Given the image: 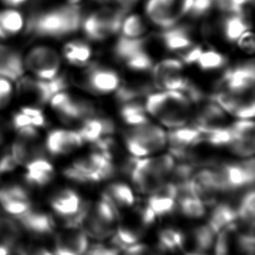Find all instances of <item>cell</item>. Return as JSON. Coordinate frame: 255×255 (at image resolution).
Returning a JSON list of instances; mask_svg holds the SVG:
<instances>
[{"instance_id":"cell-4","label":"cell","mask_w":255,"mask_h":255,"mask_svg":"<svg viewBox=\"0 0 255 255\" xmlns=\"http://www.w3.org/2000/svg\"><path fill=\"white\" fill-rule=\"evenodd\" d=\"M116 167L114 161L98 152L75 160L73 165L64 170L67 179L75 182H99L115 175Z\"/></svg>"},{"instance_id":"cell-57","label":"cell","mask_w":255,"mask_h":255,"mask_svg":"<svg viewBox=\"0 0 255 255\" xmlns=\"http://www.w3.org/2000/svg\"><path fill=\"white\" fill-rule=\"evenodd\" d=\"M248 1H249V2H253L254 0H248Z\"/></svg>"},{"instance_id":"cell-56","label":"cell","mask_w":255,"mask_h":255,"mask_svg":"<svg viewBox=\"0 0 255 255\" xmlns=\"http://www.w3.org/2000/svg\"><path fill=\"white\" fill-rule=\"evenodd\" d=\"M82 0H67L68 3H79L81 2Z\"/></svg>"},{"instance_id":"cell-53","label":"cell","mask_w":255,"mask_h":255,"mask_svg":"<svg viewBox=\"0 0 255 255\" xmlns=\"http://www.w3.org/2000/svg\"><path fill=\"white\" fill-rule=\"evenodd\" d=\"M96 2L107 4H116V6L123 7L125 9L129 10L131 5L136 3L138 0H95Z\"/></svg>"},{"instance_id":"cell-28","label":"cell","mask_w":255,"mask_h":255,"mask_svg":"<svg viewBox=\"0 0 255 255\" xmlns=\"http://www.w3.org/2000/svg\"><path fill=\"white\" fill-rule=\"evenodd\" d=\"M251 24L246 14H226L221 22V30L225 38L229 42L237 41Z\"/></svg>"},{"instance_id":"cell-24","label":"cell","mask_w":255,"mask_h":255,"mask_svg":"<svg viewBox=\"0 0 255 255\" xmlns=\"http://www.w3.org/2000/svg\"><path fill=\"white\" fill-rule=\"evenodd\" d=\"M165 48L171 52H182L193 45V37L189 28L175 24L172 27L164 29L159 35Z\"/></svg>"},{"instance_id":"cell-1","label":"cell","mask_w":255,"mask_h":255,"mask_svg":"<svg viewBox=\"0 0 255 255\" xmlns=\"http://www.w3.org/2000/svg\"><path fill=\"white\" fill-rule=\"evenodd\" d=\"M83 19L78 3H67L32 16L26 29L37 37L60 38L80 30Z\"/></svg>"},{"instance_id":"cell-13","label":"cell","mask_w":255,"mask_h":255,"mask_svg":"<svg viewBox=\"0 0 255 255\" xmlns=\"http://www.w3.org/2000/svg\"><path fill=\"white\" fill-rule=\"evenodd\" d=\"M183 64L174 59H164L152 68V82L159 89L183 91L189 80L183 76Z\"/></svg>"},{"instance_id":"cell-12","label":"cell","mask_w":255,"mask_h":255,"mask_svg":"<svg viewBox=\"0 0 255 255\" xmlns=\"http://www.w3.org/2000/svg\"><path fill=\"white\" fill-rule=\"evenodd\" d=\"M255 68L254 61L228 69L219 80L215 92L228 91L235 94L255 92Z\"/></svg>"},{"instance_id":"cell-14","label":"cell","mask_w":255,"mask_h":255,"mask_svg":"<svg viewBox=\"0 0 255 255\" xmlns=\"http://www.w3.org/2000/svg\"><path fill=\"white\" fill-rule=\"evenodd\" d=\"M80 86L89 92L105 94L114 92L120 86L121 79L113 70L93 66L84 73Z\"/></svg>"},{"instance_id":"cell-50","label":"cell","mask_w":255,"mask_h":255,"mask_svg":"<svg viewBox=\"0 0 255 255\" xmlns=\"http://www.w3.org/2000/svg\"><path fill=\"white\" fill-rule=\"evenodd\" d=\"M85 255H120L118 249L115 248H109L101 244L89 247Z\"/></svg>"},{"instance_id":"cell-42","label":"cell","mask_w":255,"mask_h":255,"mask_svg":"<svg viewBox=\"0 0 255 255\" xmlns=\"http://www.w3.org/2000/svg\"><path fill=\"white\" fill-rule=\"evenodd\" d=\"M248 0H215L214 8L226 14H246Z\"/></svg>"},{"instance_id":"cell-20","label":"cell","mask_w":255,"mask_h":255,"mask_svg":"<svg viewBox=\"0 0 255 255\" xmlns=\"http://www.w3.org/2000/svg\"><path fill=\"white\" fill-rule=\"evenodd\" d=\"M84 203L80 195L72 189L61 190L51 199L52 210L65 221L75 217Z\"/></svg>"},{"instance_id":"cell-16","label":"cell","mask_w":255,"mask_h":255,"mask_svg":"<svg viewBox=\"0 0 255 255\" xmlns=\"http://www.w3.org/2000/svg\"><path fill=\"white\" fill-rule=\"evenodd\" d=\"M89 248L88 237L80 228H66L55 235L54 255H85Z\"/></svg>"},{"instance_id":"cell-44","label":"cell","mask_w":255,"mask_h":255,"mask_svg":"<svg viewBox=\"0 0 255 255\" xmlns=\"http://www.w3.org/2000/svg\"><path fill=\"white\" fill-rule=\"evenodd\" d=\"M230 150L235 155L250 157L255 153V142L233 140L230 143Z\"/></svg>"},{"instance_id":"cell-10","label":"cell","mask_w":255,"mask_h":255,"mask_svg":"<svg viewBox=\"0 0 255 255\" xmlns=\"http://www.w3.org/2000/svg\"><path fill=\"white\" fill-rule=\"evenodd\" d=\"M24 67L39 80L55 78L60 69V56L54 49L39 45L31 49L24 59Z\"/></svg>"},{"instance_id":"cell-40","label":"cell","mask_w":255,"mask_h":255,"mask_svg":"<svg viewBox=\"0 0 255 255\" xmlns=\"http://www.w3.org/2000/svg\"><path fill=\"white\" fill-rule=\"evenodd\" d=\"M197 63L204 71H212L223 67L227 63V58L216 51H204Z\"/></svg>"},{"instance_id":"cell-47","label":"cell","mask_w":255,"mask_h":255,"mask_svg":"<svg viewBox=\"0 0 255 255\" xmlns=\"http://www.w3.org/2000/svg\"><path fill=\"white\" fill-rule=\"evenodd\" d=\"M203 52L204 50L201 46L193 45L188 48L183 50L182 52H179V53L183 63L191 65L193 63H197L200 56Z\"/></svg>"},{"instance_id":"cell-48","label":"cell","mask_w":255,"mask_h":255,"mask_svg":"<svg viewBox=\"0 0 255 255\" xmlns=\"http://www.w3.org/2000/svg\"><path fill=\"white\" fill-rule=\"evenodd\" d=\"M17 255H54L50 250L37 244L20 245L17 249Z\"/></svg>"},{"instance_id":"cell-23","label":"cell","mask_w":255,"mask_h":255,"mask_svg":"<svg viewBox=\"0 0 255 255\" xmlns=\"http://www.w3.org/2000/svg\"><path fill=\"white\" fill-rule=\"evenodd\" d=\"M115 131L114 121L107 118H89L82 121L78 132L84 142L95 143L101 138L110 136Z\"/></svg>"},{"instance_id":"cell-49","label":"cell","mask_w":255,"mask_h":255,"mask_svg":"<svg viewBox=\"0 0 255 255\" xmlns=\"http://www.w3.org/2000/svg\"><path fill=\"white\" fill-rule=\"evenodd\" d=\"M238 45L242 52L253 54L255 51V35L252 31H247L237 39Z\"/></svg>"},{"instance_id":"cell-25","label":"cell","mask_w":255,"mask_h":255,"mask_svg":"<svg viewBox=\"0 0 255 255\" xmlns=\"http://www.w3.org/2000/svg\"><path fill=\"white\" fill-rule=\"evenodd\" d=\"M25 180L32 186L42 187L48 185L54 178V168L45 157L34 159L25 166Z\"/></svg>"},{"instance_id":"cell-35","label":"cell","mask_w":255,"mask_h":255,"mask_svg":"<svg viewBox=\"0 0 255 255\" xmlns=\"http://www.w3.org/2000/svg\"><path fill=\"white\" fill-rule=\"evenodd\" d=\"M255 190L250 189L239 201L238 219L240 223L255 225Z\"/></svg>"},{"instance_id":"cell-37","label":"cell","mask_w":255,"mask_h":255,"mask_svg":"<svg viewBox=\"0 0 255 255\" xmlns=\"http://www.w3.org/2000/svg\"><path fill=\"white\" fill-rule=\"evenodd\" d=\"M183 242V232L174 228H166L159 234V248L163 252H173L180 249Z\"/></svg>"},{"instance_id":"cell-29","label":"cell","mask_w":255,"mask_h":255,"mask_svg":"<svg viewBox=\"0 0 255 255\" xmlns=\"http://www.w3.org/2000/svg\"><path fill=\"white\" fill-rule=\"evenodd\" d=\"M116 98L121 103L126 104L135 101L152 91V84L145 81H127L118 87Z\"/></svg>"},{"instance_id":"cell-51","label":"cell","mask_w":255,"mask_h":255,"mask_svg":"<svg viewBox=\"0 0 255 255\" xmlns=\"http://www.w3.org/2000/svg\"><path fill=\"white\" fill-rule=\"evenodd\" d=\"M17 166V163L15 162L10 152L4 153L0 157V174L12 172Z\"/></svg>"},{"instance_id":"cell-52","label":"cell","mask_w":255,"mask_h":255,"mask_svg":"<svg viewBox=\"0 0 255 255\" xmlns=\"http://www.w3.org/2000/svg\"><path fill=\"white\" fill-rule=\"evenodd\" d=\"M11 125L13 127L14 129L17 131L21 128H25L28 126H32L31 123L30 119L27 115L23 114L22 112H18L17 114H14L12 116V121H11Z\"/></svg>"},{"instance_id":"cell-34","label":"cell","mask_w":255,"mask_h":255,"mask_svg":"<svg viewBox=\"0 0 255 255\" xmlns=\"http://www.w3.org/2000/svg\"><path fill=\"white\" fill-rule=\"evenodd\" d=\"M121 33L123 37L130 38H138L144 37L147 31L146 24L140 16L137 14H131L126 16L121 24Z\"/></svg>"},{"instance_id":"cell-31","label":"cell","mask_w":255,"mask_h":255,"mask_svg":"<svg viewBox=\"0 0 255 255\" xmlns=\"http://www.w3.org/2000/svg\"><path fill=\"white\" fill-rule=\"evenodd\" d=\"M147 39L142 37L138 38H119L114 46V53L118 59L125 62L131 56L134 55L143 50H146Z\"/></svg>"},{"instance_id":"cell-21","label":"cell","mask_w":255,"mask_h":255,"mask_svg":"<svg viewBox=\"0 0 255 255\" xmlns=\"http://www.w3.org/2000/svg\"><path fill=\"white\" fill-rule=\"evenodd\" d=\"M194 120V126L199 130L223 128L227 121L224 111L213 100H205L200 103Z\"/></svg>"},{"instance_id":"cell-45","label":"cell","mask_w":255,"mask_h":255,"mask_svg":"<svg viewBox=\"0 0 255 255\" xmlns=\"http://www.w3.org/2000/svg\"><path fill=\"white\" fill-rule=\"evenodd\" d=\"M125 255H164L159 248H152L143 244L128 246L124 249Z\"/></svg>"},{"instance_id":"cell-9","label":"cell","mask_w":255,"mask_h":255,"mask_svg":"<svg viewBox=\"0 0 255 255\" xmlns=\"http://www.w3.org/2000/svg\"><path fill=\"white\" fill-rule=\"evenodd\" d=\"M49 103L59 115V119L66 124L83 121L96 115V108L92 102L76 99L65 92L55 94Z\"/></svg>"},{"instance_id":"cell-6","label":"cell","mask_w":255,"mask_h":255,"mask_svg":"<svg viewBox=\"0 0 255 255\" xmlns=\"http://www.w3.org/2000/svg\"><path fill=\"white\" fill-rule=\"evenodd\" d=\"M255 159L244 162L224 163L212 169L219 193L234 192L255 183Z\"/></svg>"},{"instance_id":"cell-36","label":"cell","mask_w":255,"mask_h":255,"mask_svg":"<svg viewBox=\"0 0 255 255\" xmlns=\"http://www.w3.org/2000/svg\"><path fill=\"white\" fill-rule=\"evenodd\" d=\"M147 205L151 207L155 215L165 216L172 214L175 210L176 200L172 197L155 192L151 194Z\"/></svg>"},{"instance_id":"cell-7","label":"cell","mask_w":255,"mask_h":255,"mask_svg":"<svg viewBox=\"0 0 255 255\" xmlns=\"http://www.w3.org/2000/svg\"><path fill=\"white\" fill-rule=\"evenodd\" d=\"M166 143L165 131L150 123L132 127L126 135L128 151L135 157H143L158 152Z\"/></svg>"},{"instance_id":"cell-38","label":"cell","mask_w":255,"mask_h":255,"mask_svg":"<svg viewBox=\"0 0 255 255\" xmlns=\"http://www.w3.org/2000/svg\"><path fill=\"white\" fill-rule=\"evenodd\" d=\"M177 201L180 212L186 217L199 219L203 217L206 214L203 203L192 195L179 197Z\"/></svg>"},{"instance_id":"cell-19","label":"cell","mask_w":255,"mask_h":255,"mask_svg":"<svg viewBox=\"0 0 255 255\" xmlns=\"http://www.w3.org/2000/svg\"><path fill=\"white\" fill-rule=\"evenodd\" d=\"M83 139L78 131L56 129L49 133L45 149L52 155H66L83 145Z\"/></svg>"},{"instance_id":"cell-32","label":"cell","mask_w":255,"mask_h":255,"mask_svg":"<svg viewBox=\"0 0 255 255\" xmlns=\"http://www.w3.org/2000/svg\"><path fill=\"white\" fill-rule=\"evenodd\" d=\"M111 201L119 208H128L134 203V196L131 188L124 183H114L105 193Z\"/></svg>"},{"instance_id":"cell-3","label":"cell","mask_w":255,"mask_h":255,"mask_svg":"<svg viewBox=\"0 0 255 255\" xmlns=\"http://www.w3.org/2000/svg\"><path fill=\"white\" fill-rule=\"evenodd\" d=\"M128 12L123 7H103L85 17L81 27L89 39L101 41L120 31L122 21Z\"/></svg>"},{"instance_id":"cell-54","label":"cell","mask_w":255,"mask_h":255,"mask_svg":"<svg viewBox=\"0 0 255 255\" xmlns=\"http://www.w3.org/2000/svg\"><path fill=\"white\" fill-rule=\"evenodd\" d=\"M9 129V125L2 116H0V143L3 141Z\"/></svg>"},{"instance_id":"cell-11","label":"cell","mask_w":255,"mask_h":255,"mask_svg":"<svg viewBox=\"0 0 255 255\" xmlns=\"http://www.w3.org/2000/svg\"><path fill=\"white\" fill-rule=\"evenodd\" d=\"M17 138L10 149L17 165L25 166L34 159L45 157L44 148L38 141L37 128L28 126L17 130Z\"/></svg>"},{"instance_id":"cell-2","label":"cell","mask_w":255,"mask_h":255,"mask_svg":"<svg viewBox=\"0 0 255 255\" xmlns=\"http://www.w3.org/2000/svg\"><path fill=\"white\" fill-rule=\"evenodd\" d=\"M145 110L167 128H181L188 121L191 103L182 93L166 91L149 94Z\"/></svg>"},{"instance_id":"cell-27","label":"cell","mask_w":255,"mask_h":255,"mask_svg":"<svg viewBox=\"0 0 255 255\" xmlns=\"http://www.w3.org/2000/svg\"><path fill=\"white\" fill-rule=\"evenodd\" d=\"M25 25L23 14L14 8L0 10V40L15 37Z\"/></svg>"},{"instance_id":"cell-30","label":"cell","mask_w":255,"mask_h":255,"mask_svg":"<svg viewBox=\"0 0 255 255\" xmlns=\"http://www.w3.org/2000/svg\"><path fill=\"white\" fill-rule=\"evenodd\" d=\"M63 55L73 66H87L92 56V49L88 44L83 41L68 42L64 46Z\"/></svg>"},{"instance_id":"cell-55","label":"cell","mask_w":255,"mask_h":255,"mask_svg":"<svg viewBox=\"0 0 255 255\" xmlns=\"http://www.w3.org/2000/svg\"><path fill=\"white\" fill-rule=\"evenodd\" d=\"M0 1L10 8H16L26 3L27 0H0Z\"/></svg>"},{"instance_id":"cell-26","label":"cell","mask_w":255,"mask_h":255,"mask_svg":"<svg viewBox=\"0 0 255 255\" xmlns=\"http://www.w3.org/2000/svg\"><path fill=\"white\" fill-rule=\"evenodd\" d=\"M238 207L239 202L232 201H225L215 206L207 224L216 235L228 225L237 221Z\"/></svg>"},{"instance_id":"cell-15","label":"cell","mask_w":255,"mask_h":255,"mask_svg":"<svg viewBox=\"0 0 255 255\" xmlns=\"http://www.w3.org/2000/svg\"><path fill=\"white\" fill-rule=\"evenodd\" d=\"M0 207L6 214L17 218L31 210L32 203L29 193L23 186L12 184L0 189Z\"/></svg>"},{"instance_id":"cell-46","label":"cell","mask_w":255,"mask_h":255,"mask_svg":"<svg viewBox=\"0 0 255 255\" xmlns=\"http://www.w3.org/2000/svg\"><path fill=\"white\" fill-rule=\"evenodd\" d=\"M13 93V87L10 80L0 77V109L4 108L10 103Z\"/></svg>"},{"instance_id":"cell-43","label":"cell","mask_w":255,"mask_h":255,"mask_svg":"<svg viewBox=\"0 0 255 255\" xmlns=\"http://www.w3.org/2000/svg\"><path fill=\"white\" fill-rule=\"evenodd\" d=\"M21 112L27 115L31 121V125L35 128H44L46 124L45 115L40 107L26 106L21 108Z\"/></svg>"},{"instance_id":"cell-33","label":"cell","mask_w":255,"mask_h":255,"mask_svg":"<svg viewBox=\"0 0 255 255\" xmlns=\"http://www.w3.org/2000/svg\"><path fill=\"white\" fill-rule=\"evenodd\" d=\"M121 115L123 121L131 127H138L150 123L146 115L145 107L142 104L137 102V100L123 104Z\"/></svg>"},{"instance_id":"cell-39","label":"cell","mask_w":255,"mask_h":255,"mask_svg":"<svg viewBox=\"0 0 255 255\" xmlns=\"http://www.w3.org/2000/svg\"><path fill=\"white\" fill-rule=\"evenodd\" d=\"M124 63L128 68L137 73L148 72L152 69L153 66V59L149 54L147 50H143L136 53L127 59Z\"/></svg>"},{"instance_id":"cell-17","label":"cell","mask_w":255,"mask_h":255,"mask_svg":"<svg viewBox=\"0 0 255 255\" xmlns=\"http://www.w3.org/2000/svg\"><path fill=\"white\" fill-rule=\"evenodd\" d=\"M216 235L208 224L197 227L188 234L183 233L180 249L186 255H208L214 246Z\"/></svg>"},{"instance_id":"cell-22","label":"cell","mask_w":255,"mask_h":255,"mask_svg":"<svg viewBox=\"0 0 255 255\" xmlns=\"http://www.w3.org/2000/svg\"><path fill=\"white\" fill-rule=\"evenodd\" d=\"M22 228L16 220L0 216V255L16 254L20 246Z\"/></svg>"},{"instance_id":"cell-41","label":"cell","mask_w":255,"mask_h":255,"mask_svg":"<svg viewBox=\"0 0 255 255\" xmlns=\"http://www.w3.org/2000/svg\"><path fill=\"white\" fill-rule=\"evenodd\" d=\"M230 128L233 140L255 142V123L252 121H237Z\"/></svg>"},{"instance_id":"cell-8","label":"cell","mask_w":255,"mask_h":255,"mask_svg":"<svg viewBox=\"0 0 255 255\" xmlns=\"http://www.w3.org/2000/svg\"><path fill=\"white\" fill-rule=\"evenodd\" d=\"M192 4L193 0H148L145 12L153 24L164 30L188 15Z\"/></svg>"},{"instance_id":"cell-5","label":"cell","mask_w":255,"mask_h":255,"mask_svg":"<svg viewBox=\"0 0 255 255\" xmlns=\"http://www.w3.org/2000/svg\"><path fill=\"white\" fill-rule=\"evenodd\" d=\"M17 92L22 100L31 106L40 107L49 103L57 93L68 87L69 80L64 75H57L52 80H39L31 77H21L17 80Z\"/></svg>"},{"instance_id":"cell-18","label":"cell","mask_w":255,"mask_h":255,"mask_svg":"<svg viewBox=\"0 0 255 255\" xmlns=\"http://www.w3.org/2000/svg\"><path fill=\"white\" fill-rule=\"evenodd\" d=\"M22 229L37 237H46L54 234L55 221L51 214L31 208L25 214L14 218Z\"/></svg>"}]
</instances>
